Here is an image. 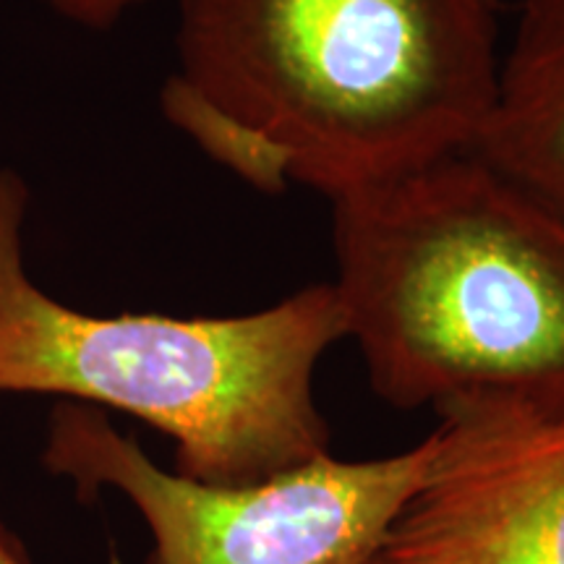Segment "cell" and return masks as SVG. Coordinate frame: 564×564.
<instances>
[{
  "mask_svg": "<svg viewBox=\"0 0 564 564\" xmlns=\"http://www.w3.org/2000/svg\"><path fill=\"white\" fill-rule=\"evenodd\" d=\"M162 112L251 186L329 202L468 152L489 116L494 0H178Z\"/></svg>",
  "mask_w": 564,
  "mask_h": 564,
  "instance_id": "cell-1",
  "label": "cell"
},
{
  "mask_svg": "<svg viewBox=\"0 0 564 564\" xmlns=\"http://www.w3.org/2000/svg\"><path fill=\"white\" fill-rule=\"evenodd\" d=\"M333 249L345 333L390 405L564 394V212L489 162L333 202Z\"/></svg>",
  "mask_w": 564,
  "mask_h": 564,
  "instance_id": "cell-2",
  "label": "cell"
},
{
  "mask_svg": "<svg viewBox=\"0 0 564 564\" xmlns=\"http://www.w3.org/2000/svg\"><path fill=\"white\" fill-rule=\"evenodd\" d=\"M30 183L0 167V394L121 411L175 442V474L251 486L329 453L314 377L348 340L333 282L241 316L87 314L26 267Z\"/></svg>",
  "mask_w": 564,
  "mask_h": 564,
  "instance_id": "cell-3",
  "label": "cell"
},
{
  "mask_svg": "<svg viewBox=\"0 0 564 564\" xmlns=\"http://www.w3.org/2000/svg\"><path fill=\"white\" fill-rule=\"evenodd\" d=\"M432 440L377 460H316L251 486L160 468L100 408H53L40 460L82 499L112 489L152 535L144 564H364L426 474Z\"/></svg>",
  "mask_w": 564,
  "mask_h": 564,
  "instance_id": "cell-4",
  "label": "cell"
},
{
  "mask_svg": "<svg viewBox=\"0 0 564 564\" xmlns=\"http://www.w3.org/2000/svg\"><path fill=\"white\" fill-rule=\"evenodd\" d=\"M432 455L387 533L398 564H564V394L434 408Z\"/></svg>",
  "mask_w": 564,
  "mask_h": 564,
  "instance_id": "cell-5",
  "label": "cell"
},
{
  "mask_svg": "<svg viewBox=\"0 0 564 564\" xmlns=\"http://www.w3.org/2000/svg\"><path fill=\"white\" fill-rule=\"evenodd\" d=\"M468 152L564 212V0H520Z\"/></svg>",
  "mask_w": 564,
  "mask_h": 564,
  "instance_id": "cell-6",
  "label": "cell"
},
{
  "mask_svg": "<svg viewBox=\"0 0 564 564\" xmlns=\"http://www.w3.org/2000/svg\"><path fill=\"white\" fill-rule=\"evenodd\" d=\"M55 17L84 30L105 32L147 0H42Z\"/></svg>",
  "mask_w": 564,
  "mask_h": 564,
  "instance_id": "cell-7",
  "label": "cell"
},
{
  "mask_svg": "<svg viewBox=\"0 0 564 564\" xmlns=\"http://www.w3.org/2000/svg\"><path fill=\"white\" fill-rule=\"evenodd\" d=\"M0 564H34L21 541L0 520Z\"/></svg>",
  "mask_w": 564,
  "mask_h": 564,
  "instance_id": "cell-8",
  "label": "cell"
},
{
  "mask_svg": "<svg viewBox=\"0 0 564 564\" xmlns=\"http://www.w3.org/2000/svg\"><path fill=\"white\" fill-rule=\"evenodd\" d=\"M364 564H398V562H392L390 556H384L382 552H379V554H373L371 560H369V562H364Z\"/></svg>",
  "mask_w": 564,
  "mask_h": 564,
  "instance_id": "cell-9",
  "label": "cell"
}]
</instances>
